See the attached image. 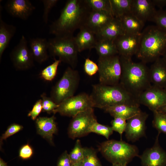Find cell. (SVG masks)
Instances as JSON below:
<instances>
[{
  "label": "cell",
  "instance_id": "cell-1",
  "mask_svg": "<svg viewBox=\"0 0 166 166\" xmlns=\"http://www.w3.org/2000/svg\"><path fill=\"white\" fill-rule=\"evenodd\" d=\"M91 10L85 0H69L59 18L49 26V33L55 36H73L85 23Z\"/></svg>",
  "mask_w": 166,
  "mask_h": 166
},
{
  "label": "cell",
  "instance_id": "cell-2",
  "mask_svg": "<svg viewBox=\"0 0 166 166\" xmlns=\"http://www.w3.org/2000/svg\"><path fill=\"white\" fill-rule=\"evenodd\" d=\"M120 57L121 66L120 83L137 98L142 92L152 85L149 77V69L142 62H136L132 59Z\"/></svg>",
  "mask_w": 166,
  "mask_h": 166
},
{
  "label": "cell",
  "instance_id": "cell-3",
  "mask_svg": "<svg viewBox=\"0 0 166 166\" xmlns=\"http://www.w3.org/2000/svg\"><path fill=\"white\" fill-rule=\"evenodd\" d=\"M90 96L93 107L102 109L121 104L140 105L137 98L120 83L113 85L100 83L93 85Z\"/></svg>",
  "mask_w": 166,
  "mask_h": 166
},
{
  "label": "cell",
  "instance_id": "cell-4",
  "mask_svg": "<svg viewBox=\"0 0 166 166\" xmlns=\"http://www.w3.org/2000/svg\"><path fill=\"white\" fill-rule=\"evenodd\" d=\"M166 51V31L156 26H149L141 33L137 57L145 63L153 62Z\"/></svg>",
  "mask_w": 166,
  "mask_h": 166
},
{
  "label": "cell",
  "instance_id": "cell-5",
  "mask_svg": "<svg viewBox=\"0 0 166 166\" xmlns=\"http://www.w3.org/2000/svg\"><path fill=\"white\" fill-rule=\"evenodd\" d=\"M98 148L102 155L112 164L127 165L133 158L139 156L136 146L122 140H108L101 143Z\"/></svg>",
  "mask_w": 166,
  "mask_h": 166
},
{
  "label": "cell",
  "instance_id": "cell-6",
  "mask_svg": "<svg viewBox=\"0 0 166 166\" xmlns=\"http://www.w3.org/2000/svg\"><path fill=\"white\" fill-rule=\"evenodd\" d=\"M48 41L50 55L58 57L61 62L74 69L78 63L79 53L73 36H55Z\"/></svg>",
  "mask_w": 166,
  "mask_h": 166
},
{
  "label": "cell",
  "instance_id": "cell-7",
  "mask_svg": "<svg viewBox=\"0 0 166 166\" xmlns=\"http://www.w3.org/2000/svg\"><path fill=\"white\" fill-rule=\"evenodd\" d=\"M80 77L78 71L69 66L61 78L52 88L50 97L56 104L74 96L79 85Z\"/></svg>",
  "mask_w": 166,
  "mask_h": 166
},
{
  "label": "cell",
  "instance_id": "cell-8",
  "mask_svg": "<svg viewBox=\"0 0 166 166\" xmlns=\"http://www.w3.org/2000/svg\"><path fill=\"white\" fill-rule=\"evenodd\" d=\"M97 65L99 83L110 85L120 83L121 66L118 54L105 58L99 57Z\"/></svg>",
  "mask_w": 166,
  "mask_h": 166
},
{
  "label": "cell",
  "instance_id": "cell-9",
  "mask_svg": "<svg viewBox=\"0 0 166 166\" xmlns=\"http://www.w3.org/2000/svg\"><path fill=\"white\" fill-rule=\"evenodd\" d=\"M93 107L90 95L82 93L65 100L53 111L54 114L73 117L80 112Z\"/></svg>",
  "mask_w": 166,
  "mask_h": 166
},
{
  "label": "cell",
  "instance_id": "cell-10",
  "mask_svg": "<svg viewBox=\"0 0 166 166\" xmlns=\"http://www.w3.org/2000/svg\"><path fill=\"white\" fill-rule=\"evenodd\" d=\"M96 119L93 108L78 113L71 120L68 130L69 136L74 139L88 135L89 126Z\"/></svg>",
  "mask_w": 166,
  "mask_h": 166
},
{
  "label": "cell",
  "instance_id": "cell-11",
  "mask_svg": "<svg viewBox=\"0 0 166 166\" xmlns=\"http://www.w3.org/2000/svg\"><path fill=\"white\" fill-rule=\"evenodd\" d=\"M10 57L17 70H26L34 66V60L24 35L22 36L18 43L12 50Z\"/></svg>",
  "mask_w": 166,
  "mask_h": 166
},
{
  "label": "cell",
  "instance_id": "cell-12",
  "mask_svg": "<svg viewBox=\"0 0 166 166\" xmlns=\"http://www.w3.org/2000/svg\"><path fill=\"white\" fill-rule=\"evenodd\" d=\"M139 104L154 112L166 104V90L152 85L137 97Z\"/></svg>",
  "mask_w": 166,
  "mask_h": 166
},
{
  "label": "cell",
  "instance_id": "cell-13",
  "mask_svg": "<svg viewBox=\"0 0 166 166\" xmlns=\"http://www.w3.org/2000/svg\"><path fill=\"white\" fill-rule=\"evenodd\" d=\"M141 36V33L133 34L125 33L116 38L114 42L119 55L132 59V57L136 55L138 51Z\"/></svg>",
  "mask_w": 166,
  "mask_h": 166
},
{
  "label": "cell",
  "instance_id": "cell-14",
  "mask_svg": "<svg viewBox=\"0 0 166 166\" xmlns=\"http://www.w3.org/2000/svg\"><path fill=\"white\" fill-rule=\"evenodd\" d=\"M148 117L147 113L141 111L126 121L125 132L128 141L135 142L145 136L146 121Z\"/></svg>",
  "mask_w": 166,
  "mask_h": 166
},
{
  "label": "cell",
  "instance_id": "cell-15",
  "mask_svg": "<svg viewBox=\"0 0 166 166\" xmlns=\"http://www.w3.org/2000/svg\"><path fill=\"white\" fill-rule=\"evenodd\" d=\"M157 136L154 144L140 156L142 166H166V152L160 146Z\"/></svg>",
  "mask_w": 166,
  "mask_h": 166
},
{
  "label": "cell",
  "instance_id": "cell-16",
  "mask_svg": "<svg viewBox=\"0 0 166 166\" xmlns=\"http://www.w3.org/2000/svg\"><path fill=\"white\" fill-rule=\"evenodd\" d=\"M5 9L12 16L26 20L30 16L35 7L29 0H9L6 4Z\"/></svg>",
  "mask_w": 166,
  "mask_h": 166
},
{
  "label": "cell",
  "instance_id": "cell-17",
  "mask_svg": "<svg viewBox=\"0 0 166 166\" xmlns=\"http://www.w3.org/2000/svg\"><path fill=\"white\" fill-rule=\"evenodd\" d=\"M114 18L110 12L91 10L84 26L97 35Z\"/></svg>",
  "mask_w": 166,
  "mask_h": 166
},
{
  "label": "cell",
  "instance_id": "cell-18",
  "mask_svg": "<svg viewBox=\"0 0 166 166\" xmlns=\"http://www.w3.org/2000/svg\"><path fill=\"white\" fill-rule=\"evenodd\" d=\"M152 0H132L131 13L144 23L151 21L157 10Z\"/></svg>",
  "mask_w": 166,
  "mask_h": 166
},
{
  "label": "cell",
  "instance_id": "cell-19",
  "mask_svg": "<svg viewBox=\"0 0 166 166\" xmlns=\"http://www.w3.org/2000/svg\"><path fill=\"white\" fill-rule=\"evenodd\" d=\"M149 74L153 85L166 90V63L162 57L153 62L149 69Z\"/></svg>",
  "mask_w": 166,
  "mask_h": 166
},
{
  "label": "cell",
  "instance_id": "cell-20",
  "mask_svg": "<svg viewBox=\"0 0 166 166\" xmlns=\"http://www.w3.org/2000/svg\"><path fill=\"white\" fill-rule=\"evenodd\" d=\"M54 116L50 117H39L36 120L37 133L53 145V135L57 132Z\"/></svg>",
  "mask_w": 166,
  "mask_h": 166
},
{
  "label": "cell",
  "instance_id": "cell-21",
  "mask_svg": "<svg viewBox=\"0 0 166 166\" xmlns=\"http://www.w3.org/2000/svg\"><path fill=\"white\" fill-rule=\"evenodd\" d=\"M79 30L74 37L79 52L94 48L98 39L97 34L84 26Z\"/></svg>",
  "mask_w": 166,
  "mask_h": 166
},
{
  "label": "cell",
  "instance_id": "cell-22",
  "mask_svg": "<svg viewBox=\"0 0 166 166\" xmlns=\"http://www.w3.org/2000/svg\"><path fill=\"white\" fill-rule=\"evenodd\" d=\"M102 109L114 118L120 117L126 121L141 111L140 105L121 104L106 107Z\"/></svg>",
  "mask_w": 166,
  "mask_h": 166
},
{
  "label": "cell",
  "instance_id": "cell-23",
  "mask_svg": "<svg viewBox=\"0 0 166 166\" xmlns=\"http://www.w3.org/2000/svg\"><path fill=\"white\" fill-rule=\"evenodd\" d=\"M30 49L34 60L42 64L49 58L48 41L45 38H36L30 41Z\"/></svg>",
  "mask_w": 166,
  "mask_h": 166
},
{
  "label": "cell",
  "instance_id": "cell-24",
  "mask_svg": "<svg viewBox=\"0 0 166 166\" xmlns=\"http://www.w3.org/2000/svg\"><path fill=\"white\" fill-rule=\"evenodd\" d=\"M119 18H114L97 35L98 39H105L114 41L125 33Z\"/></svg>",
  "mask_w": 166,
  "mask_h": 166
},
{
  "label": "cell",
  "instance_id": "cell-25",
  "mask_svg": "<svg viewBox=\"0 0 166 166\" xmlns=\"http://www.w3.org/2000/svg\"><path fill=\"white\" fill-rule=\"evenodd\" d=\"M125 33L137 34L141 33L144 23L131 12L119 18Z\"/></svg>",
  "mask_w": 166,
  "mask_h": 166
},
{
  "label": "cell",
  "instance_id": "cell-26",
  "mask_svg": "<svg viewBox=\"0 0 166 166\" xmlns=\"http://www.w3.org/2000/svg\"><path fill=\"white\" fill-rule=\"evenodd\" d=\"M0 18V59L1 61L2 54L8 47L10 42L16 32L15 26L8 24Z\"/></svg>",
  "mask_w": 166,
  "mask_h": 166
},
{
  "label": "cell",
  "instance_id": "cell-27",
  "mask_svg": "<svg viewBox=\"0 0 166 166\" xmlns=\"http://www.w3.org/2000/svg\"><path fill=\"white\" fill-rule=\"evenodd\" d=\"M94 48L99 58L109 57L118 54L117 50L113 40L98 39Z\"/></svg>",
  "mask_w": 166,
  "mask_h": 166
},
{
  "label": "cell",
  "instance_id": "cell-28",
  "mask_svg": "<svg viewBox=\"0 0 166 166\" xmlns=\"http://www.w3.org/2000/svg\"><path fill=\"white\" fill-rule=\"evenodd\" d=\"M112 14L114 18H119L131 12L132 0H109Z\"/></svg>",
  "mask_w": 166,
  "mask_h": 166
},
{
  "label": "cell",
  "instance_id": "cell-29",
  "mask_svg": "<svg viewBox=\"0 0 166 166\" xmlns=\"http://www.w3.org/2000/svg\"><path fill=\"white\" fill-rule=\"evenodd\" d=\"M83 166H102L95 150L92 148L84 147Z\"/></svg>",
  "mask_w": 166,
  "mask_h": 166
},
{
  "label": "cell",
  "instance_id": "cell-30",
  "mask_svg": "<svg viewBox=\"0 0 166 166\" xmlns=\"http://www.w3.org/2000/svg\"><path fill=\"white\" fill-rule=\"evenodd\" d=\"M113 132L111 126L99 124L97 119L91 124L88 129L89 133H95L104 136L108 140Z\"/></svg>",
  "mask_w": 166,
  "mask_h": 166
},
{
  "label": "cell",
  "instance_id": "cell-31",
  "mask_svg": "<svg viewBox=\"0 0 166 166\" xmlns=\"http://www.w3.org/2000/svg\"><path fill=\"white\" fill-rule=\"evenodd\" d=\"M61 62L59 59H55L54 61L52 64L41 71L40 73L41 78L48 81L53 80L56 76L58 66Z\"/></svg>",
  "mask_w": 166,
  "mask_h": 166
},
{
  "label": "cell",
  "instance_id": "cell-32",
  "mask_svg": "<svg viewBox=\"0 0 166 166\" xmlns=\"http://www.w3.org/2000/svg\"><path fill=\"white\" fill-rule=\"evenodd\" d=\"M152 126L158 131L166 134V114L155 111L153 112Z\"/></svg>",
  "mask_w": 166,
  "mask_h": 166
},
{
  "label": "cell",
  "instance_id": "cell-33",
  "mask_svg": "<svg viewBox=\"0 0 166 166\" xmlns=\"http://www.w3.org/2000/svg\"><path fill=\"white\" fill-rule=\"evenodd\" d=\"M85 1L92 10L105 11L112 14L109 0H85Z\"/></svg>",
  "mask_w": 166,
  "mask_h": 166
},
{
  "label": "cell",
  "instance_id": "cell-34",
  "mask_svg": "<svg viewBox=\"0 0 166 166\" xmlns=\"http://www.w3.org/2000/svg\"><path fill=\"white\" fill-rule=\"evenodd\" d=\"M84 156V148L82 147L79 140H77L74 148L69 154L72 164L82 162Z\"/></svg>",
  "mask_w": 166,
  "mask_h": 166
},
{
  "label": "cell",
  "instance_id": "cell-35",
  "mask_svg": "<svg viewBox=\"0 0 166 166\" xmlns=\"http://www.w3.org/2000/svg\"><path fill=\"white\" fill-rule=\"evenodd\" d=\"M151 21L154 22L156 26L166 31V10L162 9L157 10Z\"/></svg>",
  "mask_w": 166,
  "mask_h": 166
},
{
  "label": "cell",
  "instance_id": "cell-36",
  "mask_svg": "<svg viewBox=\"0 0 166 166\" xmlns=\"http://www.w3.org/2000/svg\"><path fill=\"white\" fill-rule=\"evenodd\" d=\"M41 97L43 111L49 114L53 113V111L58 107L59 105L55 103L50 97H47L45 93H43Z\"/></svg>",
  "mask_w": 166,
  "mask_h": 166
},
{
  "label": "cell",
  "instance_id": "cell-37",
  "mask_svg": "<svg viewBox=\"0 0 166 166\" xmlns=\"http://www.w3.org/2000/svg\"><path fill=\"white\" fill-rule=\"evenodd\" d=\"M111 127L113 131L118 132L121 136L122 140V135L125 132L127 124L126 120L120 117L114 118L111 122Z\"/></svg>",
  "mask_w": 166,
  "mask_h": 166
},
{
  "label": "cell",
  "instance_id": "cell-38",
  "mask_svg": "<svg viewBox=\"0 0 166 166\" xmlns=\"http://www.w3.org/2000/svg\"><path fill=\"white\" fill-rule=\"evenodd\" d=\"M23 128V127L22 125L17 124L14 123L10 125L1 137L0 144L3 140L6 139L10 136L19 132Z\"/></svg>",
  "mask_w": 166,
  "mask_h": 166
},
{
  "label": "cell",
  "instance_id": "cell-39",
  "mask_svg": "<svg viewBox=\"0 0 166 166\" xmlns=\"http://www.w3.org/2000/svg\"><path fill=\"white\" fill-rule=\"evenodd\" d=\"M84 67L85 73L89 76H92L98 72L97 64L88 58L85 60Z\"/></svg>",
  "mask_w": 166,
  "mask_h": 166
},
{
  "label": "cell",
  "instance_id": "cell-40",
  "mask_svg": "<svg viewBox=\"0 0 166 166\" xmlns=\"http://www.w3.org/2000/svg\"><path fill=\"white\" fill-rule=\"evenodd\" d=\"M44 6V12L43 15V19L44 22L47 24L48 19L49 13L51 9L55 6L58 1V0H42Z\"/></svg>",
  "mask_w": 166,
  "mask_h": 166
},
{
  "label": "cell",
  "instance_id": "cell-41",
  "mask_svg": "<svg viewBox=\"0 0 166 166\" xmlns=\"http://www.w3.org/2000/svg\"><path fill=\"white\" fill-rule=\"evenodd\" d=\"M42 110V99L38 100L33 105L32 110L29 113L28 116L33 120H35Z\"/></svg>",
  "mask_w": 166,
  "mask_h": 166
},
{
  "label": "cell",
  "instance_id": "cell-42",
  "mask_svg": "<svg viewBox=\"0 0 166 166\" xmlns=\"http://www.w3.org/2000/svg\"><path fill=\"white\" fill-rule=\"evenodd\" d=\"M33 153V149L29 144H27L22 146L19 151V156L23 159L30 158Z\"/></svg>",
  "mask_w": 166,
  "mask_h": 166
},
{
  "label": "cell",
  "instance_id": "cell-43",
  "mask_svg": "<svg viewBox=\"0 0 166 166\" xmlns=\"http://www.w3.org/2000/svg\"><path fill=\"white\" fill-rule=\"evenodd\" d=\"M72 164L69 157V154L65 151L61 156L57 163V166H71Z\"/></svg>",
  "mask_w": 166,
  "mask_h": 166
},
{
  "label": "cell",
  "instance_id": "cell-44",
  "mask_svg": "<svg viewBox=\"0 0 166 166\" xmlns=\"http://www.w3.org/2000/svg\"><path fill=\"white\" fill-rule=\"evenodd\" d=\"M152 1L154 6L159 7L160 9H162L166 6V0H152Z\"/></svg>",
  "mask_w": 166,
  "mask_h": 166
},
{
  "label": "cell",
  "instance_id": "cell-45",
  "mask_svg": "<svg viewBox=\"0 0 166 166\" xmlns=\"http://www.w3.org/2000/svg\"><path fill=\"white\" fill-rule=\"evenodd\" d=\"M156 111L166 114V104L160 108Z\"/></svg>",
  "mask_w": 166,
  "mask_h": 166
},
{
  "label": "cell",
  "instance_id": "cell-46",
  "mask_svg": "<svg viewBox=\"0 0 166 166\" xmlns=\"http://www.w3.org/2000/svg\"><path fill=\"white\" fill-rule=\"evenodd\" d=\"M0 166H7V163L1 158L0 159Z\"/></svg>",
  "mask_w": 166,
  "mask_h": 166
},
{
  "label": "cell",
  "instance_id": "cell-47",
  "mask_svg": "<svg viewBox=\"0 0 166 166\" xmlns=\"http://www.w3.org/2000/svg\"><path fill=\"white\" fill-rule=\"evenodd\" d=\"M71 166H83L82 162L72 164Z\"/></svg>",
  "mask_w": 166,
  "mask_h": 166
},
{
  "label": "cell",
  "instance_id": "cell-48",
  "mask_svg": "<svg viewBox=\"0 0 166 166\" xmlns=\"http://www.w3.org/2000/svg\"><path fill=\"white\" fill-rule=\"evenodd\" d=\"M112 166H127V165H123L119 164H112Z\"/></svg>",
  "mask_w": 166,
  "mask_h": 166
},
{
  "label": "cell",
  "instance_id": "cell-49",
  "mask_svg": "<svg viewBox=\"0 0 166 166\" xmlns=\"http://www.w3.org/2000/svg\"><path fill=\"white\" fill-rule=\"evenodd\" d=\"M162 57L166 63V51Z\"/></svg>",
  "mask_w": 166,
  "mask_h": 166
},
{
  "label": "cell",
  "instance_id": "cell-50",
  "mask_svg": "<svg viewBox=\"0 0 166 166\" xmlns=\"http://www.w3.org/2000/svg\"></svg>",
  "mask_w": 166,
  "mask_h": 166
}]
</instances>
